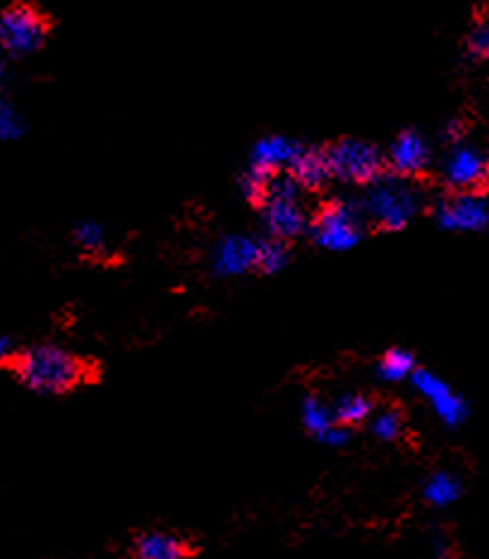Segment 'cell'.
<instances>
[{
    "mask_svg": "<svg viewBox=\"0 0 489 559\" xmlns=\"http://www.w3.org/2000/svg\"><path fill=\"white\" fill-rule=\"evenodd\" d=\"M20 132V120L10 111V106L0 99V137H15Z\"/></svg>",
    "mask_w": 489,
    "mask_h": 559,
    "instance_id": "obj_23",
    "label": "cell"
},
{
    "mask_svg": "<svg viewBox=\"0 0 489 559\" xmlns=\"http://www.w3.org/2000/svg\"><path fill=\"white\" fill-rule=\"evenodd\" d=\"M461 492V478L451 471H434L432 476H427L425 483H422V497H425L427 504H432V507L437 509L451 507V504L458 502Z\"/></svg>",
    "mask_w": 489,
    "mask_h": 559,
    "instance_id": "obj_15",
    "label": "cell"
},
{
    "mask_svg": "<svg viewBox=\"0 0 489 559\" xmlns=\"http://www.w3.org/2000/svg\"><path fill=\"white\" fill-rule=\"evenodd\" d=\"M75 240L77 245H80L82 250L87 252H106V231L101 228L99 224H94V221H84L75 228Z\"/></svg>",
    "mask_w": 489,
    "mask_h": 559,
    "instance_id": "obj_21",
    "label": "cell"
},
{
    "mask_svg": "<svg viewBox=\"0 0 489 559\" xmlns=\"http://www.w3.org/2000/svg\"><path fill=\"white\" fill-rule=\"evenodd\" d=\"M439 228L454 233H478L489 228V204L482 195H449L434 209Z\"/></svg>",
    "mask_w": 489,
    "mask_h": 559,
    "instance_id": "obj_8",
    "label": "cell"
},
{
    "mask_svg": "<svg viewBox=\"0 0 489 559\" xmlns=\"http://www.w3.org/2000/svg\"><path fill=\"white\" fill-rule=\"evenodd\" d=\"M420 207L422 195L408 178L384 173L367 185L360 212L365 219L374 221V226L386 228V231H401L420 212Z\"/></svg>",
    "mask_w": 489,
    "mask_h": 559,
    "instance_id": "obj_2",
    "label": "cell"
},
{
    "mask_svg": "<svg viewBox=\"0 0 489 559\" xmlns=\"http://www.w3.org/2000/svg\"><path fill=\"white\" fill-rule=\"evenodd\" d=\"M288 173H291V178L303 190H319L331 180L329 161H326V154L319 152V149H300V154L295 156Z\"/></svg>",
    "mask_w": 489,
    "mask_h": 559,
    "instance_id": "obj_13",
    "label": "cell"
},
{
    "mask_svg": "<svg viewBox=\"0 0 489 559\" xmlns=\"http://www.w3.org/2000/svg\"><path fill=\"white\" fill-rule=\"evenodd\" d=\"M413 387L422 399L427 401L437 413V418L442 420L446 428H458L466 423L468 418V404L461 394H456L454 389L446 384L442 377H437L430 370H415L413 372Z\"/></svg>",
    "mask_w": 489,
    "mask_h": 559,
    "instance_id": "obj_9",
    "label": "cell"
},
{
    "mask_svg": "<svg viewBox=\"0 0 489 559\" xmlns=\"http://www.w3.org/2000/svg\"><path fill=\"white\" fill-rule=\"evenodd\" d=\"M468 51L473 58L489 60V12L487 15H480L473 27H470Z\"/></svg>",
    "mask_w": 489,
    "mask_h": 559,
    "instance_id": "obj_22",
    "label": "cell"
},
{
    "mask_svg": "<svg viewBox=\"0 0 489 559\" xmlns=\"http://www.w3.org/2000/svg\"><path fill=\"white\" fill-rule=\"evenodd\" d=\"M51 22L36 5L12 3L0 12V48L10 53H34L44 46Z\"/></svg>",
    "mask_w": 489,
    "mask_h": 559,
    "instance_id": "obj_6",
    "label": "cell"
},
{
    "mask_svg": "<svg viewBox=\"0 0 489 559\" xmlns=\"http://www.w3.org/2000/svg\"><path fill=\"white\" fill-rule=\"evenodd\" d=\"M434 557L437 559H451V545L444 538L434 540Z\"/></svg>",
    "mask_w": 489,
    "mask_h": 559,
    "instance_id": "obj_25",
    "label": "cell"
},
{
    "mask_svg": "<svg viewBox=\"0 0 489 559\" xmlns=\"http://www.w3.org/2000/svg\"><path fill=\"white\" fill-rule=\"evenodd\" d=\"M350 440V428H343V425H336V428H331L326 435L322 437V444H326V447H346Z\"/></svg>",
    "mask_w": 489,
    "mask_h": 559,
    "instance_id": "obj_24",
    "label": "cell"
},
{
    "mask_svg": "<svg viewBox=\"0 0 489 559\" xmlns=\"http://www.w3.org/2000/svg\"><path fill=\"white\" fill-rule=\"evenodd\" d=\"M257 255L259 240L250 236H226L216 243L214 255H211V269L216 276H243L247 272H257Z\"/></svg>",
    "mask_w": 489,
    "mask_h": 559,
    "instance_id": "obj_10",
    "label": "cell"
},
{
    "mask_svg": "<svg viewBox=\"0 0 489 559\" xmlns=\"http://www.w3.org/2000/svg\"><path fill=\"white\" fill-rule=\"evenodd\" d=\"M370 430L377 440L382 442H394L403 435V413L394 406L379 408L372 413L370 418Z\"/></svg>",
    "mask_w": 489,
    "mask_h": 559,
    "instance_id": "obj_19",
    "label": "cell"
},
{
    "mask_svg": "<svg viewBox=\"0 0 489 559\" xmlns=\"http://www.w3.org/2000/svg\"><path fill=\"white\" fill-rule=\"evenodd\" d=\"M324 154L329 161L331 178L343 180V183L370 185L379 176H384V154L365 140L346 137V140L331 144Z\"/></svg>",
    "mask_w": 489,
    "mask_h": 559,
    "instance_id": "obj_5",
    "label": "cell"
},
{
    "mask_svg": "<svg viewBox=\"0 0 489 559\" xmlns=\"http://www.w3.org/2000/svg\"><path fill=\"white\" fill-rule=\"evenodd\" d=\"M310 233L319 248L324 250H353L362 240V233H365V216H362L360 207H353L348 202H326L312 216Z\"/></svg>",
    "mask_w": 489,
    "mask_h": 559,
    "instance_id": "obj_4",
    "label": "cell"
},
{
    "mask_svg": "<svg viewBox=\"0 0 489 559\" xmlns=\"http://www.w3.org/2000/svg\"><path fill=\"white\" fill-rule=\"evenodd\" d=\"M0 368L10 370L24 387L36 394H68L89 377V365L80 356L51 344L10 353Z\"/></svg>",
    "mask_w": 489,
    "mask_h": 559,
    "instance_id": "obj_1",
    "label": "cell"
},
{
    "mask_svg": "<svg viewBox=\"0 0 489 559\" xmlns=\"http://www.w3.org/2000/svg\"><path fill=\"white\" fill-rule=\"evenodd\" d=\"M377 372L384 382H401L406 380V377H413L415 372L413 353L403 351V348H391V351H386L382 360H379Z\"/></svg>",
    "mask_w": 489,
    "mask_h": 559,
    "instance_id": "obj_18",
    "label": "cell"
},
{
    "mask_svg": "<svg viewBox=\"0 0 489 559\" xmlns=\"http://www.w3.org/2000/svg\"><path fill=\"white\" fill-rule=\"evenodd\" d=\"M259 207H262L269 238L286 243V240H293L310 231L312 219L303 204V188L295 183L291 173H279V176L269 180Z\"/></svg>",
    "mask_w": 489,
    "mask_h": 559,
    "instance_id": "obj_3",
    "label": "cell"
},
{
    "mask_svg": "<svg viewBox=\"0 0 489 559\" xmlns=\"http://www.w3.org/2000/svg\"><path fill=\"white\" fill-rule=\"evenodd\" d=\"M288 264V248L283 240L267 238L259 240V255H257V272L262 274H279Z\"/></svg>",
    "mask_w": 489,
    "mask_h": 559,
    "instance_id": "obj_20",
    "label": "cell"
},
{
    "mask_svg": "<svg viewBox=\"0 0 489 559\" xmlns=\"http://www.w3.org/2000/svg\"><path fill=\"white\" fill-rule=\"evenodd\" d=\"M300 418H303L305 430L310 432V435H315L317 440H322L326 432L338 425L334 408L326 406L317 396H305L303 406H300Z\"/></svg>",
    "mask_w": 489,
    "mask_h": 559,
    "instance_id": "obj_16",
    "label": "cell"
},
{
    "mask_svg": "<svg viewBox=\"0 0 489 559\" xmlns=\"http://www.w3.org/2000/svg\"><path fill=\"white\" fill-rule=\"evenodd\" d=\"M135 559H187L190 548L180 536L168 531H149L135 540Z\"/></svg>",
    "mask_w": 489,
    "mask_h": 559,
    "instance_id": "obj_14",
    "label": "cell"
},
{
    "mask_svg": "<svg viewBox=\"0 0 489 559\" xmlns=\"http://www.w3.org/2000/svg\"><path fill=\"white\" fill-rule=\"evenodd\" d=\"M8 339H0V365H3V360L10 356V351H8Z\"/></svg>",
    "mask_w": 489,
    "mask_h": 559,
    "instance_id": "obj_26",
    "label": "cell"
},
{
    "mask_svg": "<svg viewBox=\"0 0 489 559\" xmlns=\"http://www.w3.org/2000/svg\"><path fill=\"white\" fill-rule=\"evenodd\" d=\"M442 180L451 195H482L489 188V156L473 144H454L442 164Z\"/></svg>",
    "mask_w": 489,
    "mask_h": 559,
    "instance_id": "obj_7",
    "label": "cell"
},
{
    "mask_svg": "<svg viewBox=\"0 0 489 559\" xmlns=\"http://www.w3.org/2000/svg\"><path fill=\"white\" fill-rule=\"evenodd\" d=\"M372 413L374 406L365 394H343L334 406L336 423L343 425V428H353V425L365 423V420L372 418Z\"/></svg>",
    "mask_w": 489,
    "mask_h": 559,
    "instance_id": "obj_17",
    "label": "cell"
},
{
    "mask_svg": "<svg viewBox=\"0 0 489 559\" xmlns=\"http://www.w3.org/2000/svg\"><path fill=\"white\" fill-rule=\"evenodd\" d=\"M300 144L283 135H269L262 137L252 149L250 168L264 173V176H279V173H288V168L295 161V156L300 154Z\"/></svg>",
    "mask_w": 489,
    "mask_h": 559,
    "instance_id": "obj_12",
    "label": "cell"
},
{
    "mask_svg": "<svg viewBox=\"0 0 489 559\" xmlns=\"http://www.w3.org/2000/svg\"><path fill=\"white\" fill-rule=\"evenodd\" d=\"M394 176L413 178L427 171L430 166V147H427L425 137L415 130H406L391 142L389 154H386Z\"/></svg>",
    "mask_w": 489,
    "mask_h": 559,
    "instance_id": "obj_11",
    "label": "cell"
}]
</instances>
